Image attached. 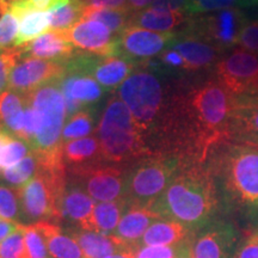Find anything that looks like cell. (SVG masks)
Returning a JSON list of instances; mask_svg holds the SVG:
<instances>
[{
  "instance_id": "26",
  "label": "cell",
  "mask_w": 258,
  "mask_h": 258,
  "mask_svg": "<svg viewBox=\"0 0 258 258\" xmlns=\"http://www.w3.org/2000/svg\"><path fill=\"white\" fill-rule=\"evenodd\" d=\"M35 226L43 235L51 258H85L74 238L64 234L55 222L38 221Z\"/></svg>"
},
{
  "instance_id": "44",
  "label": "cell",
  "mask_w": 258,
  "mask_h": 258,
  "mask_svg": "<svg viewBox=\"0 0 258 258\" xmlns=\"http://www.w3.org/2000/svg\"><path fill=\"white\" fill-rule=\"evenodd\" d=\"M238 46L258 54V19H247L239 34Z\"/></svg>"
},
{
  "instance_id": "6",
  "label": "cell",
  "mask_w": 258,
  "mask_h": 258,
  "mask_svg": "<svg viewBox=\"0 0 258 258\" xmlns=\"http://www.w3.org/2000/svg\"><path fill=\"white\" fill-rule=\"evenodd\" d=\"M28 105L42 112L43 128L30 144L40 165L64 167L62 159V131L67 120V106L59 82L41 86L28 93Z\"/></svg>"
},
{
  "instance_id": "27",
  "label": "cell",
  "mask_w": 258,
  "mask_h": 258,
  "mask_svg": "<svg viewBox=\"0 0 258 258\" xmlns=\"http://www.w3.org/2000/svg\"><path fill=\"white\" fill-rule=\"evenodd\" d=\"M62 159L64 165L69 167H78L103 161L101 146L96 135L63 143Z\"/></svg>"
},
{
  "instance_id": "22",
  "label": "cell",
  "mask_w": 258,
  "mask_h": 258,
  "mask_svg": "<svg viewBox=\"0 0 258 258\" xmlns=\"http://www.w3.org/2000/svg\"><path fill=\"white\" fill-rule=\"evenodd\" d=\"M138 66L134 61L121 55L98 57L91 76L105 92H115L133 74Z\"/></svg>"
},
{
  "instance_id": "51",
  "label": "cell",
  "mask_w": 258,
  "mask_h": 258,
  "mask_svg": "<svg viewBox=\"0 0 258 258\" xmlns=\"http://www.w3.org/2000/svg\"><path fill=\"white\" fill-rule=\"evenodd\" d=\"M253 237H254V238H257V239H258V232H257V233H256V234H254V235H253Z\"/></svg>"
},
{
  "instance_id": "40",
  "label": "cell",
  "mask_w": 258,
  "mask_h": 258,
  "mask_svg": "<svg viewBox=\"0 0 258 258\" xmlns=\"http://www.w3.org/2000/svg\"><path fill=\"white\" fill-rule=\"evenodd\" d=\"M23 228L29 258H51L43 235L37 230L35 224L24 225Z\"/></svg>"
},
{
  "instance_id": "4",
  "label": "cell",
  "mask_w": 258,
  "mask_h": 258,
  "mask_svg": "<svg viewBox=\"0 0 258 258\" xmlns=\"http://www.w3.org/2000/svg\"><path fill=\"white\" fill-rule=\"evenodd\" d=\"M212 172L219 195L231 211L258 219V150L226 145L213 154Z\"/></svg>"
},
{
  "instance_id": "18",
  "label": "cell",
  "mask_w": 258,
  "mask_h": 258,
  "mask_svg": "<svg viewBox=\"0 0 258 258\" xmlns=\"http://www.w3.org/2000/svg\"><path fill=\"white\" fill-rule=\"evenodd\" d=\"M177 34L178 35L176 41L171 48L178 51L180 56L184 59L191 74L206 72L209 70L213 71L219 60L224 56L225 53L207 42L180 32Z\"/></svg>"
},
{
  "instance_id": "23",
  "label": "cell",
  "mask_w": 258,
  "mask_h": 258,
  "mask_svg": "<svg viewBox=\"0 0 258 258\" xmlns=\"http://www.w3.org/2000/svg\"><path fill=\"white\" fill-rule=\"evenodd\" d=\"M71 237L78 243L85 258H105L120 251L131 250V246L115 234L78 230L73 231Z\"/></svg>"
},
{
  "instance_id": "28",
  "label": "cell",
  "mask_w": 258,
  "mask_h": 258,
  "mask_svg": "<svg viewBox=\"0 0 258 258\" xmlns=\"http://www.w3.org/2000/svg\"><path fill=\"white\" fill-rule=\"evenodd\" d=\"M27 105V96L14 90H6L0 95V123L9 133L17 138L21 134Z\"/></svg>"
},
{
  "instance_id": "2",
  "label": "cell",
  "mask_w": 258,
  "mask_h": 258,
  "mask_svg": "<svg viewBox=\"0 0 258 258\" xmlns=\"http://www.w3.org/2000/svg\"><path fill=\"white\" fill-rule=\"evenodd\" d=\"M176 78L158 69L153 59L139 64L116 91L152 156H161Z\"/></svg>"
},
{
  "instance_id": "11",
  "label": "cell",
  "mask_w": 258,
  "mask_h": 258,
  "mask_svg": "<svg viewBox=\"0 0 258 258\" xmlns=\"http://www.w3.org/2000/svg\"><path fill=\"white\" fill-rule=\"evenodd\" d=\"M213 76L232 97L258 99V54L235 47L219 60Z\"/></svg>"
},
{
  "instance_id": "21",
  "label": "cell",
  "mask_w": 258,
  "mask_h": 258,
  "mask_svg": "<svg viewBox=\"0 0 258 258\" xmlns=\"http://www.w3.org/2000/svg\"><path fill=\"white\" fill-rule=\"evenodd\" d=\"M159 219H161L160 215L154 212L152 207L128 203L114 234L131 247H135L147 228Z\"/></svg>"
},
{
  "instance_id": "13",
  "label": "cell",
  "mask_w": 258,
  "mask_h": 258,
  "mask_svg": "<svg viewBox=\"0 0 258 258\" xmlns=\"http://www.w3.org/2000/svg\"><path fill=\"white\" fill-rule=\"evenodd\" d=\"M66 74L64 62L42 60L36 57H24L11 70L9 90L28 95L41 86L59 82Z\"/></svg>"
},
{
  "instance_id": "33",
  "label": "cell",
  "mask_w": 258,
  "mask_h": 258,
  "mask_svg": "<svg viewBox=\"0 0 258 258\" xmlns=\"http://www.w3.org/2000/svg\"><path fill=\"white\" fill-rule=\"evenodd\" d=\"M38 167H40L38 157L34 151H31L24 159H22L15 166L9 167V169L0 172V177L10 186L19 189L21 186L27 184L31 178H34L37 173Z\"/></svg>"
},
{
  "instance_id": "12",
  "label": "cell",
  "mask_w": 258,
  "mask_h": 258,
  "mask_svg": "<svg viewBox=\"0 0 258 258\" xmlns=\"http://www.w3.org/2000/svg\"><path fill=\"white\" fill-rule=\"evenodd\" d=\"M177 35V32L161 34L131 25L117 37V55L138 64L147 62L171 48Z\"/></svg>"
},
{
  "instance_id": "5",
  "label": "cell",
  "mask_w": 258,
  "mask_h": 258,
  "mask_svg": "<svg viewBox=\"0 0 258 258\" xmlns=\"http://www.w3.org/2000/svg\"><path fill=\"white\" fill-rule=\"evenodd\" d=\"M95 135L105 163L131 166L135 161L152 156L128 106L117 95L106 102Z\"/></svg>"
},
{
  "instance_id": "8",
  "label": "cell",
  "mask_w": 258,
  "mask_h": 258,
  "mask_svg": "<svg viewBox=\"0 0 258 258\" xmlns=\"http://www.w3.org/2000/svg\"><path fill=\"white\" fill-rule=\"evenodd\" d=\"M183 160L172 156H150L129 166L124 199L128 203L152 207L163 195Z\"/></svg>"
},
{
  "instance_id": "1",
  "label": "cell",
  "mask_w": 258,
  "mask_h": 258,
  "mask_svg": "<svg viewBox=\"0 0 258 258\" xmlns=\"http://www.w3.org/2000/svg\"><path fill=\"white\" fill-rule=\"evenodd\" d=\"M232 96L214 76L178 77L173 85L163 156L205 164L231 144Z\"/></svg>"
},
{
  "instance_id": "39",
  "label": "cell",
  "mask_w": 258,
  "mask_h": 258,
  "mask_svg": "<svg viewBox=\"0 0 258 258\" xmlns=\"http://www.w3.org/2000/svg\"><path fill=\"white\" fill-rule=\"evenodd\" d=\"M23 227L21 224L17 231L0 241V258H29Z\"/></svg>"
},
{
  "instance_id": "20",
  "label": "cell",
  "mask_w": 258,
  "mask_h": 258,
  "mask_svg": "<svg viewBox=\"0 0 258 258\" xmlns=\"http://www.w3.org/2000/svg\"><path fill=\"white\" fill-rule=\"evenodd\" d=\"M96 201L80 186L67 180L62 199H61V219L78 226L79 230L90 231L91 218Z\"/></svg>"
},
{
  "instance_id": "49",
  "label": "cell",
  "mask_w": 258,
  "mask_h": 258,
  "mask_svg": "<svg viewBox=\"0 0 258 258\" xmlns=\"http://www.w3.org/2000/svg\"><path fill=\"white\" fill-rule=\"evenodd\" d=\"M153 2L154 0H128L125 8H127L128 11L133 15L137 14V12L143 11V10L148 9Z\"/></svg>"
},
{
  "instance_id": "38",
  "label": "cell",
  "mask_w": 258,
  "mask_h": 258,
  "mask_svg": "<svg viewBox=\"0 0 258 258\" xmlns=\"http://www.w3.org/2000/svg\"><path fill=\"white\" fill-rule=\"evenodd\" d=\"M189 243L176 246H137L134 258H180L189 257Z\"/></svg>"
},
{
  "instance_id": "31",
  "label": "cell",
  "mask_w": 258,
  "mask_h": 258,
  "mask_svg": "<svg viewBox=\"0 0 258 258\" xmlns=\"http://www.w3.org/2000/svg\"><path fill=\"white\" fill-rule=\"evenodd\" d=\"M31 151L27 141L15 137L4 128H0V172L15 166Z\"/></svg>"
},
{
  "instance_id": "43",
  "label": "cell",
  "mask_w": 258,
  "mask_h": 258,
  "mask_svg": "<svg viewBox=\"0 0 258 258\" xmlns=\"http://www.w3.org/2000/svg\"><path fill=\"white\" fill-rule=\"evenodd\" d=\"M19 31V19L11 12L0 16V49L16 47Z\"/></svg>"
},
{
  "instance_id": "9",
  "label": "cell",
  "mask_w": 258,
  "mask_h": 258,
  "mask_svg": "<svg viewBox=\"0 0 258 258\" xmlns=\"http://www.w3.org/2000/svg\"><path fill=\"white\" fill-rule=\"evenodd\" d=\"M246 16L239 9H225L212 14L189 16L184 28L178 32L212 44L222 53L238 46V38Z\"/></svg>"
},
{
  "instance_id": "14",
  "label": "cell",
  "mask_w": 258,
  "mask_h": 258,
  "mask_svg": "<svg viewBox=\"0 0 258 258\" xmlns=\"http://www.w3.org/2000/svg\"><path fill=\"white\" fill-rule=\"evenodd\" d=\"M62 32L83 53L98 57L117 55V37L99 22L80 21L70 30Z\"/></svg>"
},
{
  "instance_id": "10",
  "label": "cell",
  "mask_w": 258,
  "mask_h": 258,
  "mask_svg": "<svg viewBox=\"0 0 258 258\" xmlns=\"http://www.w3.org/2000/svg\"><path fill=\"white\" fill-rule=\"evenodd\" d=\"M128 165L99 163L69 167V182L74 183L89 194L95 201L111 202L124 199Z\"/></svg>"
},
{
  "instance_id": "25",
  "label": "cell",
  "mask_w": 258,
  "mask_h": 258,
  "mask_svg": "<svg viewBox=\"0 0 258 258\" xmlns=\"http://www.w3.org/2000/svg\"><path fill=\"white\" fill-rule=\"evenodd\" d=\"M189 16L183 12L161 11L148 8L143 11L132 15L131 25L146 29L154 32H178L175 31L178 28H184Z\"/></svg>"
},
{
  "instance_id": "30",
  "label": "cell",
  "mask_w": 258,
  "mask_h": 258,
  "mask_svg": "<svg viewBox=\"0 0 258 258\" xmlns=\"http://www.w3.org/2000/svg\"><path fill=\"white\" fill-rule=\"evenodd\" d=\"M132 14L127 8L97 9L86 6L82 21H96L104 24L116 37H118L128 27H131Z\"/></svg>"
},
{
  "instance_id": "35",
  "label": "cell",
  "mask_w": 258,
  "mask_h": 258,
  "mask_svg": "<svg viewBox=\"0 0 258 258\" xmlns=\"http://www.w3.org/2000/svg\"><path fill=\"white\" fill-rule=\"evenodd\" d=\"M86 6L80 0H71L70 4L55 10L50 14V28L54 30L67 31L83 19Z\"/></svg>"
},
{
  "instance_id": "17",
  "label": "cell",
  "mask_w": 258,
  "mask_h": 258,
  "mask_svg": "<svg viewBox=\"0 0 258 258\" xmlns=\"http://www.w3.org/2000/svg\"><path fill=\"white\" fill-rule=\"evenodd\" d=\"M232 145L258 150V99L232 97L230 125Z\"/></svg>"
},
{
  "instance_id": "32",
  "label": "cell",
  "mask_w": 258,
  "mask_h": 258,
  "mask_svg": "<svg viewBox=\"0 0 258 258\" xmlns=\"http://www.w3.org/2000/svg\"><path fill=\"white\" fill-rule=\"evenodd\" d=\"M50 28V14L48 12H28L19 18V31L16 47H22L46 34Z\"/></svg>"
},
{
  "instance_id": "15",
  "label": "cell",
  "mask_w": 258,
  "mask_h": 258,
  "mask_svg": "<svg viewBox=\"0 0 258 258\" xmlns=\"http://www.w3.org/2000/svg\"><path fill=\"white\" fill-rule=\"evenodd\" d=\"M59 85L66 101L67 118L83 109H96L105 92L91 74L79 71H66Z\"/></svg>"
},
{
  "instance_id": "19",
  "label": "cell",
  "mask_w": 258,
  "mask_h": 258,
  "mask_svg": "<svg viewBox=\"0 0 258 258\" xmlns=\"http://www.w3.org/2000/svg\"><path fill=\"white\" fill-rule=\"evenodd\" d=\"M24 57L66 62L76 55V47L64 37L63 32L50 30L21 47Z\"/></svg>"
},
{
  "instance_id": "16",
  "label": "cell",
  "mask_w": 258,
  "mask_h": 258,
  "mask_svg": "<svg viewBox=\"0 0 258 258\" xmlns=\"http://www.w3.org/2000/svg\"><path fill=\"white\" fill-rule=\"evenodd\" d=\"M237 235L233 226L227 222L209 224L190 240L189 258H232Z\"/></svg>"
},
{
  "instance_id": "29",
  "label": "cell",
  "mask_w": 258,
  "mask_h": 258,
  "mask_svg": "<svg viewBox=\"0 0 258 258\" xmlns=\"http://www.w3.org/2000/svg\"><path fill=\"white\" fill-rule=\"evenodd\" d=\"M127 200L122 199L111 202H98L93 209L90 231L104 234H114L122 215L127 208Z\"/></svg>"
},
{
  "instance_id": "50",
  "label": "cell",
  "mask_w": 258,
  "mask_h": 258,
  "mask_svg": "<svg viewBox=\"0 0 258 258\" xmlns=\"http://www.w3.org/2000/svg\"><path fill=\"white\" fill-rule=\"evenodd\" d=\"M105 258H134V254L132 250H123V251H120V252L110 254V256Z\"/></svg>"
},
{
  "instance_id": "47",
  "label": "cell",
  "mask_w": 258,
  "mask_h": 258,
  "mask_svg": "<svg viewBox=\"0 0 258 258\" xmlns=\"http://www.w3.org/2000/svg\"><path fill=\"white\" fill-rule=\"evenodd\" d=\"M85 6L97 9H122L128 0H80Z\"/></svg>"
},
{
  "instance_id": "45",
  "label": "cell",
  "mask_w": 258,
  "mask_h": 258,
  "mask_svg": "<svg viewBox=\"0 0 258 258\" xmlns=\"http://www.w3.org/2000/svg\"><path fill=\"white\" fill-rule=\"evenodd\" d=\"M190 0H154L150 8L154 10L170 12H183L186 14Z\"/></svg>"
},
{
  "instance_id": "24",
  "label": "cell",
  "mask_w": 258,
  "mask_h": 258,
  "mask_svg": "<svg viewBox=\"0 0 258 258\" xmlns=\"http://www.w3.org/2000/svg\"><path fill=\"white\" fill-rule=\"evenodd\" d=\"M191 231L180 222L159 219L147 228L137 246H176L188 243Z\"/></svg>"
},
{
  "instance_id": "48",
  "label": "cell",
  "mask_w": 258,
  "mask_h": 258,
  "mask_svg": "<svg viewBox=\"0 0 258 258\" xmlns=\"http://www.w3.org/2000/svg\"><path fill=\"white\" fill-rule=\"evenodd\" d=\"M18 222L5 220V219L0 218V241H3L5 238H8L10 234L14 233L15 231H17L19 227Z\"/></svg>"
},
{
  "instance_id": "34",
  "label": "cell",
  "mask_w": 258,
  "mask_h": 258,
  "mask_svg": "<svg viewBox=\"0 0 258 258\" xmlns=\"http://www.w3.org/2000/svg\"><path fill=\"white\" fill-rule=\"evenodd\" d=\"M95 108L83 109L70 116L62 131V144L91 135L95 128Z\"/></svg>"
},
{
  "instance_id": "41",
  "label": "cell",
  "mask_w": 258,
  "mask_h": 258,
  "mask_svg": "<svg viewBox=\"0 0 258 258\" xmlns=\"http://www.w3.org/2000/svg\"><path fill=\"white\" fill-rule=\"evenodd\" d=\"M44 118L41 111L37 109L32 108L30 105H27L24 110L23 116V124H22V131L19 134V139L27 141L30 145L35 137L40 133L41 129L43 128Z\"/></svg>"
},
{
  "instance_id": "36",
  "label": "cell",
  "mask_w": 258,
  "mask_h": 258,
  "mask_svg": "<svg viewBox=\"0 0 258 258\" xmlns=\"http://www.w3.org/2000/svg\"><path fill=\"white\" fill-rule=\"evenodd\" d=\"M254 4H258V0H190L186 15L200 16L225 9H238Z\"/></svg>"
},
{
  "instance_id": "37",
  "label": "cell",
  "mask_w": 258,
  "mask_h": 258,
  "mask_svg": "<svg viewBox=\"0 0 258 258\" xmlns=\"http://www.w3.org/2000/svg\"><path fill=\"white\" fill-rule=\"evenodd\" d=\"M0 218L18 222L23 219L18 190L0 183Z\"/></svg>"
},
{
  "instance_id": "42",
  "label": "cell",
  "mask_w": 258,
  "mask_h": 258,
  "mask_svg": "<svg viewBox=\"0 0 258 258\" xmlns=\"http://www.w3.org/2000/svg\"><path fill=\"white\" fill-rule=\"evenodd\" d=\"M23 59L21 47L0 49V95L9 88V79L11 70L19 60Z\"/></svg>"
},
{
  "instance_id": "7",
  "label": "cell",
  "mask_w": 258,
  "mask_h": 258,
  "mask_svg": "<svg viewBox=\"0 0 258 258\" xmlns=\"http://www.w3.org/2000/svg\"><path fill=\"white\" fill-rule=\"evenodd\" d=\"M66 173V167L40 165L34 178L17 189L23 219L32 224L61 220L60 206L67 184Z\"/></svg>"
},
{
  "instance_id": "3",
  "label": "cell",
  "mask_w": 258,
  "mask_h": 258,
  "mask_svg": "<svg viewBox=\"0 0 258 258\" xmlns=\"http://www.w3.org/2000/svg\"><path fill=\"white\" fill-rule=\"evenodd\" d=\"M219 200L212 170L203 164L183 161L152 209L161 219L180 222L195 230L209 225L218 212Z\"/></svg>"
},
{
  "instance_id": "46",
  "label": "cell",
  "mask_w": 258,
  "mask_h": 258,
  "mask_svg": "<svg viewBox=\"0 0 258 258\" xmlns=\"http://www.w3.org/2000/svg\"><path fill=\"white\" fill-rule=\"evenodd\" d=\"M232 258H258V239L251 237L238 250L234 251Z\"/></svg>"
}]
</instances>
